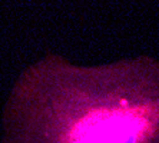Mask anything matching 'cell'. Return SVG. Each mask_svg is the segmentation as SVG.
<instances>
[{"instance_id":"obj_1","label":"cell","mask_w":159,"mask_h":143,"mask_svg":"<svg viewBox=\"0 0 159 143\" xmlns=\"http://www.w3.org/2000/svg\"><path fill=\"white\" fill-rule=\"evenodd\" d=\"M40 73L26 143H159V89L148 63L56 60Z\"/></svg>"}]
</instances>
